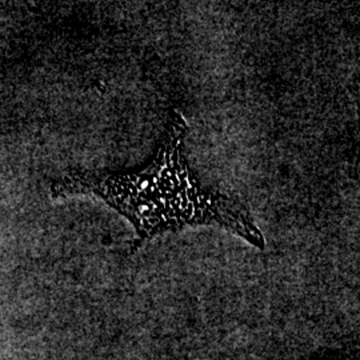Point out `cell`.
Returning <instances> with one entry per match:
<instances>
[{"label": "cell", "instance_id": "obj_1", "mask_svg": "<svg viewBox=\"0 0 360 360\" xmlns=\"http://www.w3.org/2000/svg\"><path fill=\"white\" fill-rule=\"evenodd\" d=\"M188 132L186 119L172 111L154 158L132 171L74 169L51 184L52 198L94 195L135 227L138 240L184 227L217 226L242 236L263 250L264 236L250 212L236 199L205 186L184 153Z\"/></svg>", "mask_w": 360, "mask_h": 360}]
</instances>
